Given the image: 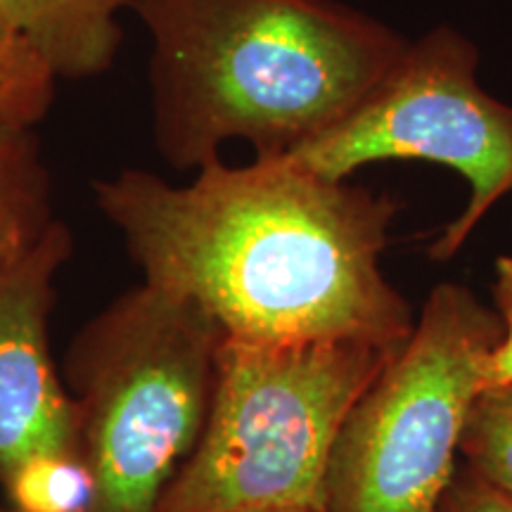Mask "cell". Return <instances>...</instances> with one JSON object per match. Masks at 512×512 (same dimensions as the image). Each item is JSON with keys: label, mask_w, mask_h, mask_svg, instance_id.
<instances>
[{"label": "cell", "mask_w": 512, "mask_h": 512, "mask_svg": "<svg viewBox=\"0 0 512 512\" xmlns=\"http://www.w3.org/2000/svg\"><path fill=\"white\" fill-rule=\"evenodd\" d=\"M0 489L10 512H88L93 479L79 456L41 453L19 463Z\"/></svg>", "instance_id": "30bf717a"}, {"label": "cell", "mask_w": 512, "mask_h": 512, "mask_svg": "<svg viewBox=\"0 0 512 512\" xmlns=\"http://www.w3.org/2000/svg\"><path fill=\"white\" fill-rule=\"evenodd\" d=\"M491 297H494L496 313L501 318L503 335L486 358L484 392L512 387V254L496 259Z\"/></svg>", "instance_id": "4fadbf2b"}, {"label": "cell", "mask_w": 512, "mask_h": 512, "mask_svg": "<svg viewBox=\"0 0 512 512\" xmlns=\"http://www.w3.org/2000/svg\"><path fill=\"white\" fill-rule=\"evenodd\" d=\"M0 512H10L8 505H0Z\"/></svg>", "instance_id": "9a60e30c"}, {"label": "cell", "mask_w": 512, "mask_h": 512, "mask_svg": "<svg viewBox=\"0 0 512 512\" xmlns=\"http://www.w3.org/2000/svg\"><path fill=\"white\" fill-rule=\"evenodd\" d=\"M93 197L145 283L190 299L228 339L401 347L415 328L382 271L399 204L349 178L216 157L188 185L126 169Z\"/></svg>", "instance_id": "6da1fadb"}, {"label": "cell", "mask_w": 512, "mask_h": 512, "mask_svg": "<svg viewBox=\"0 0 512 512\" xmlns=\"http://www.w3.org/2000/svg\"><path fill=\"white\" fill-rule=\"evenodd\" d=\"M57 76L0 10V126L36 128L55 100Z\"/></svg>", "instance_id": "8fae6325"}, {"label": "cell", "mask_w": 512, "mask_h": 512, "mask_svg": "<svg viewBox=\"0 0 512 512\" xmlns=\"http://www.w3.org/2000/svg\"><path fill=\"white\" fill-rule=\"evenodd\" d=\"M401 347L223 339L202 437L159 512H325L337 434Z\"/></svg>", "instance_id": "277c9868"}, {"label": "cell", "mask_w": 512, "mask_h": 512, "mask_svg": "<svg viewBox=\"0 0 512 512\" xmlns=\"http://www.w3.org/2000/svg\"><path fill=\"white\" fill-rule=\"evenodd\" d=\"M223 330L190 299L145 283L88 320L64 356L88 512H159L202 437Z\"/></svg>", "instance_id": "3957f363"}, {"label": "cell", "mask_w": 512, "mask_h": 512, "mask_svg": "<svg viewBox=\"0 0 512 512\" xmlns=\"http://www.w3.org/2000/svg\"><path fill=\"white\" fill-rule=\"evenodd\" d=\"M434 512H512V498L458 465Z\"/></svg>", "instance_id": "5bb4252c"}, {"label": "cell", "mask_w": 512, "mask_h": 512, "mask_svg": "<svg viewBox=\"0 0 512 512\" xmlns=\"http://www.w3.org/2000/svg\"><path fill=\"white\" fill-rule=\"evenodd\" d=\"M460 458L467 470L512 498V387L477 396L460 439Z\"/></svg>", "instance_id": "7c38bea8"}, {"label": "cell", "mask_w": 512, "mask_h": 512, "mask_svg": "<svg viewBox=\"0 0 512 512\" xmlns=\"http://www.w3.org/2000/svg\"><path fill=\"white\" fill-rule=\"evenodd\" d=\"M501 335L498 313L467 287H434L411 337L358 396L337 434L325 512L437 510Z\"/></svg>", "instance_id": "5b68a950"}, {"label": "cell", "mask_w": 512, "mask_h": 512, "mask_svg": "<svg viewBox=\"0 0 512 512\" xmlns=\"http://www.w3.org/2000/svg\"><path fill=\"white\" fill-rule=\"evenodd\" d=\"M477 62V48L460 31L434 29L408 43L347 117L283 159L332 181L387 159L458 171L470 200L430 247L432 261L453 259L479 221L512 195V105L479 86Z\"/></svg>", "instance_id": "8992f818"}, {"label": "cell", "mask_w": 512, "mask_h": 512, "mask_svg": "<svg viewBox=\"0 0 512 512\" xmlns=\"http://www.w3.org/2000/svg\"><path fill=\"white\" fill-rule=\"evenodd\" d=\"M72 252L69 228L53 221L22 259L0 273V484L31 456H79L74 403L48 335L57 273Z\"/></svg>", "instance_id": "52a82bcc"}, {"label": "cell", "mask_w": 512, "mask_h": 512, "mask_svg": "<svg viewBox=\"0 0 512 512\" xmlns=\"http://www.w3.org/2000/svg\"><path fill=\"white\" fill-rule=\"evenodd\" d=\"M53 221L34 128L0 126V273L22 259Z\"/></svg>", "instance_id": "9c48e42d"}, {"label": "cell", "mask_w": 512, "mask_h": 512, "mask_svg": "<svg viewBox=\"0 0 512 512\" xmlns=\"http://www.w3.org/2000/svg\"><path fill=\"white\" fill-rule=\"evenodd\" d=\"M0 10L57 79L74 81L105 74L117 60L128 0H0Z\"/></svg>", "instance_id": "ba28073f"}, {"label": "cell", "mask_w": 512, "mask_h": 512, "mask_svg": "<svg viewBox=\"0 0 512 512\" xmlns=\"http://www.w3.org/2000/svg\"><path fill=\"white\" fill-rule=\"evenodd\" d=\"M152 41V136L200 169L223 143L283 159L344 119L406 38L335 0H128Z\"/></svg>", "instance_id": "7a4b0ae2"}]
</instances>
